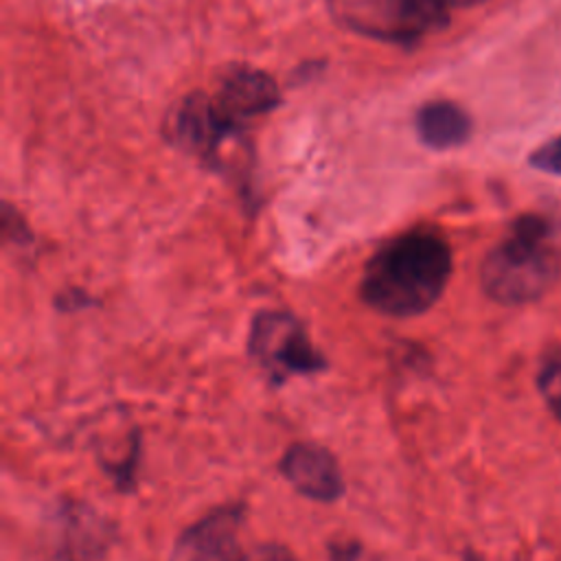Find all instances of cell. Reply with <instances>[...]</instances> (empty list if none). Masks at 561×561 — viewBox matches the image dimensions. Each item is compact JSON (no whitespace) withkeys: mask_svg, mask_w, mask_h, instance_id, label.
I'll return each instance as SVG.
<instances>
[{"mask_svg":"<svg viewBox=\"0 0 561 561\" xmlns=\"http://www.w3.org/2000/svg\"><path fill=\"white\" fill-rule=\"evenodd\" d=\"M449 276V243L438 232L412 230L386 243L366 263L359 294L379 313L410 318L440 298Z\"/></svg>","mask_w":561,"mask_h":561,"instance_id":"6da1fadb","label":"cell"},{"mask_svg":"<svg viewBox=\"0 0 561 561\" xmlns=\"http://www.w3.org/2000/svg\"><path fill=\"white\" fill-rule=\"evenodd\" d=\"M548 224L537 215L519 217L511 234L495 245L482 267L480 283L489 298L522 305L539 298L552 280V259L546 250Z\"/></svg>","mask_w":561,"mask_h":561,"instance_id":"7a4b0ae2","label":"cell"},{"mask_svg":"<svg viewBox=\"0 0 561 561\" xmlns=\"http://www.w3.org/2000/svg\"><path fill=\"white\" fill-rule=\"evenodd\" d=\"M331 15L346 28L386 42H416L447 22L440 0H329Z\"/></svg>","mask_w":561,"mask_h":561,"instance_id":"3957f363","label":"cell"},{"mask_svg":"<svg viewBox=\"0 0 561 561\" xmlns=\"http://www.w3.org/2000/svg\"><path fill=\"white\" fill-rule=\"evenodd\" d=\"M248 353L274 383L327 368L324 355L311 344L302 322L289 311H261L250 327Z\"/></svg>","mask_w":561,"mask_h":561,"instance_id":"277c9868","label":"cell"},{"mask_svg":"<svg viewBox=\"0 0 561 561\" xmlns=\"http://www.w3.org/2000/svg\"><path fill=\"white\" fill-rule=\"evenodd\" d=\"M241 524V504L210 511L178 537L171 561H241L245 554L239 546Z\"/></svg>","mask_w":561,"mask_h":561,"instance_id":"5b68a950","label":"cell"},{"mask_svg":"<svg viewBox=\"0 0 561 561\" xmlns=\"http://www.w3.org/2000/svg\"><path fill=\"white\" fill-rule=\"evenodd\" d=\"M48 561H96L107 548V524L90 506L66 504L55 513Z\"/></svg>","mask_w":561,"mask_h":561,"instance_id":"8992f818","label":"cell"},{"mask_svg":"<svg viewBox=\"0 0 561 561\" xmlns=\"http://www.w3.org/2000/svg\"><path fill=\"white\" fill-rule=\"evenodd\" d=\"M280 473L298 493L309 500L333 502L344 491L337 460L320 445H291L280 460Z\"/></svg>","mask_w":561,"mask_h":561,"instance_id":"52a82bcc","label":"cell"},{"mask_svg":"<svg viewBox=\"0 0 561 561\" xmlns=\"http://www.w3.org/2000/svg\"><path fill=\"white\" fill-rule=\"evenodd\" d=\"M219 112L230 121L259 116L278 103L276 83L261 70L239 68L230 70L219 88L217 99H213Z\"/></svg>","mask_w":561,"mask_h":561,"instance_id":"ba28073f","label":"cell"},{"mask_svg":"<svg viewBox=\"0 0 561 561\" xmlns=\"http://www.w3.org/2000/svg\"><path fill=\"white\" fill-rule=\"evenodd\" d=\"M416 129L427 147L451 149L469 138L471 118L460 105L449 101H436L419 110Z\"/></svg>","mask_w":561,"mask_h":561,"instance_id":"9c48e42d","label":"cell"},{"mask_svg":"<svg viewBox=\"0 0 561 561\" xmlns=\"http://www.w3.org/2000/svg\"><path fill=\"white\" fill-rule=\"evenodd\" d=\"M537 386L548 401L550 410L561 419V348L552 351L550 357L543 359Z\"/></svg>","mask_w":561,"mask_h":561,"instance_id":"30bf717a","label":"cell"},{"mask_svg":"<svg viewBox=\"0 0 561 561\" xmlns=\"http://www.w3.org/2000/svg\"><path fill=\"white\" fill-rule=\"evenodd\" d=\"M530 164L539 171L561 175V136L550 138L530 153Z\"/></svg>","mask_w":561,"mask_h":561,"instance_id":"8fae6325","label":"cell"},{"mask_svg":"<svg viewBox=\"0 0 561 561\" xmlns=\"http://www.w3.org/2000/svg\"><path fill=\"white\" fill-rule=\"evenodd\" d=\"M241 561H300V559L280 543H261L248 550Z\"/></svg>","mask_w":561,"mask_h":561,"instance_id":"7c38bea8","label":"cell"},{"mask_svg":"<svg viewBox=\"0 0 561 561\" xmlns=\"http://www.w3.org/2000/svg\"><path fill=\"white\" fill-rule=\"evenodd\" d=\"M362 554V546L353 539L333 541L329 546V561H357Z\"/></svg>","mask_w":561,"mask_h":561,"instance_id":"4fadbf2b","label":"cell"},{"mask_svg":"<svg viewBox=\"0 0 561 561\" xmlns=\"http://www.w3.org/2000/svg\"><path fill=\"white\" fill-rule=\"evenodd\" d=\"M445 7H476L482 4L484 0H440Z\"/></svg>","mask_w":561,"mask_h":561,"instance_id":"5bb4252c","label":"cell"},{"mask_svg":"<svg viewBox=\"0 0 561 561\" xmlns=\"http://www.w3.org/2000/svg\"><path fill=\"white\" fill-rule=\"evenodd\" d=\"M465 561H478V559H476L473 554H467V559H465Z\"/></svg>","mask_w":561,"mask_h":561,"instance_id":"9a60e30c","label":"cell"}]
</instances>
